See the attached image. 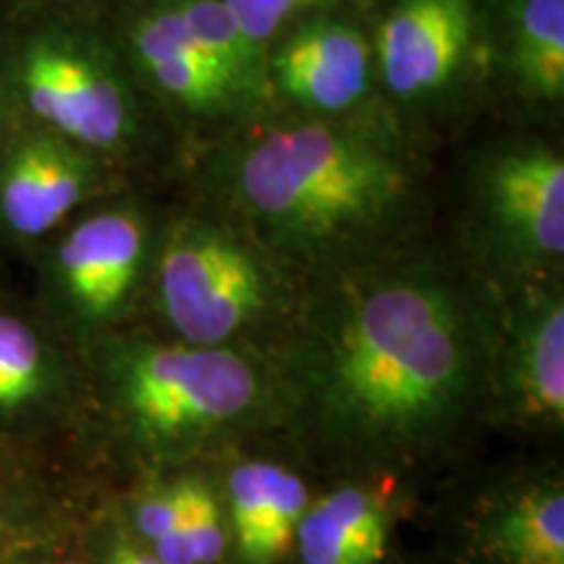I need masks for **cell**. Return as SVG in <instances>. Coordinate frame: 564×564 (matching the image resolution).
I'll return each mask as SVG.
<instances>
[{"instance_id":"8fae6325","label":"cell","mask_w":564,"mask_h":564,"mask_svg":"<svg viewBox=\"0 0 564 564\" xmlns=\"http://www.w3.org/2000/svg\"><path fill=\"white\" fill-rule=\"evenodd\" d=\"M489 209L507 257L554 264L564 253V162L552 152L510 154L494 167Z\"/></svg>"},{"instance_id":"277c9868","label":"cell","mask_w":564,"mask_h":564,"mask_svg":"<svg viewBox=\"0 0 564 564\" xmlns=\"http://www.w3.org/2000/svg\"><path fill=\"white\" fill-rule=\"evenodd\" d=\"M154 299L173 340L246 348L243 337L270 319V267L232 232L186 223L167 236L154 272Z\"/></svg>"},{"instance_id":"52a82bcc","label":"cell","mask_w":564,"mask_h":564,"mask_svg":"<svg viewBox=\"0 0 564 564\" xmlns=\"http://www.w3.org/2000/svg\"><path fill=\"white\" fill-rule=\"evenodd\" d=\"M228 525L225 564H288L314 491L293 465L272 457H232L217 478Z\"/></svg>"},{"instance_id":"3957f363","label":"cell","mask_w":564,"mask_h":564,"mask_svg":"<svg viewBox=\"0 0 564 564\" xmlns=\"http://www.w3.org/2000/svg\"><path fill=\"white\" fill-rule=\"evenodd\" d=\"M238 199L272 243L335 253L369 238L403 194V173L324 126L267 133L238 167Z\"/></svg>"},{"instance_id":"5b68a950","label":"cell","mask_w":564,"mask_h":564,"mask_svg":"<svg viewBox=\"0 0 564 564\" xmlns=\"http://www.w3.org/2000/svg\"><path fill=\"white\" fill-rule=\"evenodd\" d=\"M449 564H564V474L552 457L499 470L463 494Z\"/></svg>"},{"instance_id":"8992f818","label":"cell","mask_w":564,"mask_h":564,"mask_svg":"<svg viewBox=\"0 0 564 564\" xmlns=\"http://www.w3.org/2000/svg\"><path fill=\"white\" fill-rule=\"evenodd\" d=\"M491 426L531 442L562 440L564 301L560 288H528L499 322Z\"/></svg>"},{"instance_id":"5bb4252c","label":"cell","mask_w":564,"mask_h":564,"mask_svg":"<svg viewBox=\"0 0 564 564\" xmlns=\"http://www.w3.org/2000/svg\"><path fill=\"white\" fill-rule=\"evenodd\" d=\"M87 188L89 171L79 154L47 139L30 141L0 175V220L19 238L45 236Z\"/></svg>"},{"instance_id":"603a6c76","label":"cell","mask_w":564,"mask_h":564,"mask_svg":"<svg viewBox=\"0 0 564 564\" xmlns=\"http://www.w3.org/2000/svg\"><path fill=\"white\" fill-rule=\"evenodd\" d=\"M419 564H449L447 560H434V562H419Z\"/></svg>"},{"instance_id":"9a60e30c","label":"cell","mask_w":564,"mask_h":564,"mask_svg":"<svg viewBox=\"0 0 564 564\" xmlns=\"http://www.w3.org/2000/svg\"><path fill=\"white\" fill-rule=\"evenodd\" d=\"M133 45L152 79L188 108H217L236 95L175 11L141 21Z\"/></svg>"},{"instance_id":"4fadbf2b","label":"cell","mask_w":564,"mask_h":564,"mask_svg":"<svg viewBox=\"0 0 564 564\" xmlns=\"http://www.w3.org/2000/svg\"><path fill=\"white\" fill-rule=\"evenodd\" d=\"M274 70L295 102L324 112L345 110L369 87V45L345 24H312L282 47Z\"/></svg>"},{"instance_id":"7402d4cb","label":"cell","mask_w":564,"mask_h":564,"mask_svg":"<svg viewBox=\"0 0 564 564\" xmlns=\"http://www.w3.org/2000/svg\"><path fill=\"white\" fill-rule=\"evenodd\" d=\"M100 564H162L158 556H152L137 539L129 533V528H121L105 546Z\"/></svg>"},{"instance_id":"ac0fdd59","label":"cell","mask_w":564,"mask_h":564,"mask_svg":"<svg viewBox=\"0 0 564 564\" xmlns=\"http://www.w3.org/2000/svg\"><path fill=\"white\" fill-rule=\"evenodd\" d=\"M518 66L539 95L560 100L564 89V0H523L518 13Z\"/></svg>"},{"instance_id":"ffe728a7","label":"cell","mask_w":564,"mask_h":564,"mask_svg":"<svg viewBox=\"0 0 564 564\" xmlns=\"http://www.w3.org/2000/svg\"><path fill=\"white\" fill-rule=\"evenodd\" d=\"M322 3H327V0H223V6L241 26V32L257 45L270 40L295 13Z\"/></svg>"},{"instance_id":"44dd1931","label":"cell","mask_w":564,"mask_h":564,"mask_svg":"<svg viewBox=\"0 0 564 564\" xmlns=\"http://www.w3.org/2000/svg\"><path fill=\"white\" fill-rule=\"evenodd\" d=\"M42 546V533L30 514L0 494V564H26Z\"/></svg>"},{"instance_id":"7a4b0ae2","label":"cell","mask_w":564,"mask_h":564,"mask_svg":"<svg viewBox=\"0 0 564 564\" xmlns=\"http://www.w3.org/2000/svg\"><path fill=\"white\" fill-rule=\"evenodd\" d=\"M108 400L152 474L186 468L278 429L267 356L181 340H133L110 352Z\"/></svg>"},{"instance_id":"7c38bea8","label":"cell","mask_w":564,"mask_h":564,"mask_svg":"<svg viewBox=\"0 0 564 564\" xmlns=\"http://www.w3.org/2000/svg\"><path fill=\"white\" fill-rule=\"evenodd\" d=\"M470 30V0H400L377 42L387 87L400 97L442 87L468 47Z\"/></svg>"},{"instance_id":"d6986e66","label":"cell","mask_w":564,"mask_h":564,"mask_svg":"<svg viewBox=\"0 0 564 564\" xmlns=\"http://www.w3.org/2000/svg\"><path fill=\"white\" fill-rule=\"evenodd\" d=\"M53 364L26 322L0 314V413H19L47 398Z\"/></svg>"},{"instance_id":"e0dca14e","label":"cell","mask_w":564,"mask_h":564,"mask_svg":"<svg viewBox=\"0 0 564 564\" xmlns=\"http://www.w3.org/2000/svg\"><path fill=\"white\" fill-rule=\"evenodd\" d=\"M228 525L217 478L202 468H188L186 510L171 552L162 564H225Z\"/></svg>"},{"instance_id":"ba28073f","label":"cell","mask_w":564,"mask_h":564,"mask_svg":"<svg viewBox=\"0 0 564 564\" xmlns=\"http://www.w3.org/2000/svg\"><path fill=\"white\" fill-rule=\"evenodd\" d=\"M398 502L394 478L340 476L312 497L288 564H390Z\"/></svg>"},{"instance_id":"6da1fadb","label":"cell","mask_w":564,"mask_h":564,"mask_svg":"<svg viewBox=\"0 0 564 564\" xmlns=\"http://www.w3.org/2000/svg\"><path fill=\"white\" fill-rule=\"evenodd\" d=\"M497 333L474 288L440 264L356 267L267 356L274 432L335 476L432 470L491 426Z\"/></svg>"},{"instance_id":"2e32d148","label":"cell","mask_w":564,"mask_h":564,"mask_svg":"<svg viewBox=\"0 0 564 564\" xmlns=\"http://www.w3.org/2000/svg\"><path fill=\"white\" fill-rule=\"evenodd\" d=\"M175 13L236 95L257 87L259 45L246 37L223 0H183Z\"/></svg>"},{"instance_id":"30bf717a","label":"cell","mask_w":564,"mask_h":564,"mask_svg":"<svg viewBox=\"0 0 564 564\" xmlns=\"http://www.w3.org/2000/svg\"><path fill=\"white\" fill-rule=\"evenodd\" d=\"M147 225L137 212L110 209L82 220L63 238L55 267L63 293L87 322L112 319L144 272Z\"/></svg>"},{"instance_id":"9c48e42d","label":"cell","mask_w":564,"mask_h":564,"mask_svg":"<svg viewBox=\"0 0 564 564\" xmlns=\"http://www.w3.org/2000/svg\"><path fill=\"white\" fill-rule=\"evenodd\" d=\"M21 89L40 121L79 144L110 150L129 129V108L116 79L66 47H34L21 70Z\"/></svg>"}]
</instances>
